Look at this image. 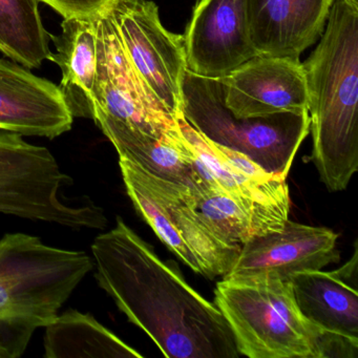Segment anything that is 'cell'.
<instances>
[{
	"label": "cell",
	"mask_w": 358,
	"mask_h": 358,
	"mask_svg": "<svg viewBox=\"0 0 358 358\" xmlns=\"http://www.w3.org/2000/svg\"><path fill=\"white\" fill-rule=\"evenodd\" d=\"M91 249L100 288L165 357H240L217 305L194 290L176 262L162 261L120 217L110 231L94 238Z\"/></svg>",
	"instance_id": "cell-1"
},
{
	"label": "cell",
	"mask_w": 358,
	"mask_h": 358,
	"mask_svg": "<svg viewBox=\"0 0 358 358\" xmlns=\"http://www.w3.org/2000/svg\"><path fill=\"white\" fill-rule=\"evenodd\" d=\"M303 66L311 160L329 192H343L358 171V0H334Z\"/></svg>",
	"instance_id": "cell-2"
},
{
	"label": "cell",
	"mask_w": 358,
	"mask_h": 358,
	"mask_svg": "<svg viewBox=\"0 0 358 358\" xmlns=\"http://www.w3.org/2000/svg\"><path fill=\"white\" fill-rule=\"evenodd\" d=\"M91 255L15 232L0 238V358H18L93 271Z\"/></svg>",
	"instance_id": "cell-3"
},
{
	"label": "cell",
	"mask_w": 358,
	"mask_h": 358,
	"mask_svg": "<svg viewBox=\"0 0 358 358\" xmlns=\"http://www.w3.org/2000/svg\"><path fill=\"white\" fill-rule=\"evenodd\" d=\"M215 303L229 324L240 355L250 358H348L347 337L326 332L303 317L291 280H223Z\"/></svg>",
	"instance_id": "cell-4"
},
{
	"label": "cell",
	"mask_w": 358,
	"mask_h": 358,
	"mask_svg": "<svg viewBox=\"0 0 358 358\" xmlns=\"http://www.w3.org/2000/svg\"><path fill=\"white\" fill-rule=\"evenodd\" d=\"M182 114L206 139L246 155L267 173L287 178L295 156L310 133L308 110L259 118H236L224 103L221 78L186 71Z\"/></svg>",
	"instance_id": "cell-5"
},
{
	"label": "cell",
	"mask_w": 358,
	"mask_h": 358,
	"mask_svg": "<svg viewBox=\"0 0 358 358\" xmlns=\"http://www.w3.org/2000/svg\"><path fill=\"white\" fill-rule=\"evenodd\" d=\"M73 183L47 148L0 131V213L73 230L106 229L102 207L90 199L77 203L62 194Z\"/></svg>",
	"instance_id": "cell-6"
},
{
	"label": "cell",
	"mask_w": 358,
	"mask_h": 358,
	"mask_svg": "<svg viewBox=\"0 0 358 358\" xmlns=\"http://www.w3.org/2000/svg\"><path fill=\"white\" fill-rule=\"evenodd\" d=\"M119 167L136 210L161 242L194 272L213 278L231 269L240 245L229 244L207 225L196 208L194 192L159 179L124 157Z\"/></svg>",
	"instance_id": "cell-7"
},
{
	"label": "cell",
	"mask_w": 358,
	"mask_h": 358,
	"mask_svg": "<svg viewBox=\"0 0 358 358\" xmlns=\"http://www.w3.org/2000/svg\"><path fill=\"white\" fill-rule=\"evenodd\" d=\"M110 7L96 16L97 74L94 114L104 113L155 137H171L177 129V119L159 101L136 70Z\"/></svg>",
	"instance_id": "cell-8"
},
{
	"label": "cell",
	"mask_w": 358,
	"mask_h": 358,
	"mask_svg": "<svg viewBox=\"0 0 358 358\" xmlns=\"http://www.w3.org/2000/svg\"><path fill=\"white\" fill-rule=\"evenodd\" d=\"M110 10L136 70L177 118L182 114V87L187 71L183 35L163 27L158 7L150 0H114Z\"/></svg>",
	"instance_id": "cell-9"
},
{
	"label": "cell",
	"mask_w": 358,
	"mask_h": 358,
	"mask_svg": "<svg viewBox=\"0 0 358 358\" xmlns=\"http://www.w3.org/2000/svg\"><path fill=\"white\" fill-rule=\"evenodd\" d=\"M338 234L327 227L287 221L282 229L241 245L225 280H291L301 272L322 270L339 261Z\"/></svg>",
	"instance_id": "cell-10"
},
{
	"label": "cell",
	"mask_w": 358,
	"mask_h": 358,
	"mask_svg": "<svg viewBox=\"0 0 358 358\" xmlns=\"http://www.w3.org/2000/svg\"><path fill=\"white\" fill-rule=\"evenodd\" d=\"M183 36L187 70L198 76L223 78L259 56L246 0H199Z\"/></svg>",
	"instance_id": "cell-11"
},
{
	"label": "cell",
	"mask_w": 358,
	"mask_h": 358,
	"mask_svg": "<svg viewBox=\"0 0 358 358\" xmlns=\"http://www.w3.org/2000/svg\"><path fill=\"white\" fill-rule=\"evenodd\" d=\"M221 80L224 103L236 118L308 110L307 81L299 59L257 56Z\"/></svg>",
	"instance_id": "cell-12"
},
{
	"label": "cell",
	"mask_w": 358,
	"mask_h": 358,
	"mask_svg": "<svg viewBox=\"0 0 358 358\" xmlns=\"http://www.w3.org/2000/svg\"><path fill=\"white\" fill-rule=\"evenodd\" d=\"M73 121L59 85L0 58V131L52 140L70 131Z\"/></svg>",
	"instance_id": "cell-13"
},
{
	"label": "cell",
	"mask_w": 358,
	"mask_h": 358,
	"mask_svg": "<svg viewBox=\"0 0 358 358\" xmlns=\"http://www.w3.org/2000/svg\"><path fill=\"white\" fill-rule=\"evenodd\" d=\"M259 56L299 59L322 36L334 0H246Z\"/></svg>",
	"instance_id": "cell-14"
},
{
	"label": "cell",
	"mask_w": 358,
	"mask_h": 358,
	"mask_svg": "<svg viewBox=\"0 0 358 358\" xmlns=\"http://www.w3.org/2000/svg\"><path fill=\"white\" fill-rule=\"evenodd\" d=\"M358 248L332 271L301 272L291 278L293 294L303 317L332 334L358 341Z\"/></svg>",
	"instance_id": "cell-15"
},
{
	"label": "cell",
	"mask_w": 358,
	"mask_h": 358,
	"mask_svg": "<svg viewBox=\"0 0 358 358\" xmlns=\"http://www.w3.org/2000/svg\"><path fill=\"white\" fill-rule=\"evenodd\" d=\"M93 120L112 142L119 156L171 183L189 188L194 194L207 185L194 169V159L179 127L169 138H158L129 127L101 112Z\"/></svg>",
	"instance_id": "cell-16"
},
{
	"label": "cell",
	"mask_w": 358,
	"mask_h": 358,
	"mask_svg": "<svg viewBox=\"0 0 358 358\" xmlns=\"http://www.w3.org/2000/svg\"><path fill=\"white\" fill-rule=\"evenodd\" d=\"M97 15L64 18L60 34L51 35L55 52L49 60L62 71L59 89L74 118L93 120L95 112Z\"/></svg>",
	"instance_id": "cell-17"
},
{
	"label": "cell",
	"mask_w": 358,
	"mask_h": 358,
	"mask_svg": "<svg viewBox=\"0 0 358 358\" xmlns=\"http://www.w3.org/2000/svg\"><path fill=\"white\" fill-rule=\"evenodd\" d=\"M194 196L196 210L209 228L229 244L240 246L255 236L282 229L290 211L240 200L208 186Z\"/></svg>",
	"instance_id": "cell-18"
},
{
	"label": "cell",
	"mask_w": 358,
	"mask_h": 358,
	"mask_svg": "<svg viewBox=\"0 0 358 358\" xmlns=\"http://www.w3.org/2000/svg\"><path fill=\"white\" fill-rule=\"evenodd\" d=\"M45 329V358L143 357L93 315L75 309L58 314Z\"/></svg>",
	"instance_id": "cell-19"
},
{
	"label": "cell",
	"mask_w": 358,
	"mask_h": 358,
	"mask_svg": "<svg viewBox=\"0 0 358 358\" xmlns=\"http://www.w3.org/2000/svg\"><path fill=\"white\" fill-rule=\"evenodd\" d=\"M176 119L180 134L192 152L194 169L207 186L219 188L240 200L290 210V196L286 180L259 183L230 171L207 140L184 118L183 114L178 115Z\"/></svg>",
	"instance_id": "cell-20"
},
{
	"label": "cell",
	"mask_w": 358,
	"mask_h": 358,
	"mask_svg": "<svg viewBox=\"0 0 358 358\" xmlns=\"http://www.w3.org/2000/svg\"><path fill=\"white\" fill-rule=\"evenodd\" d=\"M51 34L43 24L38 0H0V52L24 68L49 60Z\"/></svg>",
	"instance_id": "cell-21"
},
{
	"label": "cell",
	"mask_w": 358,
	"mask_h": 358,
	"mask_svg": "<svg viewBox=\"0 0 358 358\" xmlns=\"http://www.w3.org/2000/svg\"><path fill=\"white\" fill-rule=\"evenodd\" d=\"M206 140L211 148L215 150V154L221 159L222 162L230 171L240 173V175L244 176L248 179L259 182V183H273V182H278L280 180H286V178L278 177V176L267 173L263 167L259 166L255 161L249 158L246 155L236 152V150H231V148L220 145V144L215 143L210 140Z\"/></svg>",
	"instance_id": "cell-22"
},
{
	"label": "cell",
	"mask_w": 358,
	"mask_h": 358,
	"mask_svg": "<svg viewBox=\"0 0 358 358\" xmlns=\"http://www.w3.org/2000/svg\"><path fill=\"white\" fill-rule=\"evenodd\" d=\"M62 18L95 16L112 5L114 0H38Z\"/></svg>",
	"instance_id": "cell-23"
}]
</instances>
